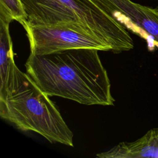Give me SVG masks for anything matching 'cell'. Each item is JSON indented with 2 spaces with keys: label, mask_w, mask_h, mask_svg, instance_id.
Returning a JSON list of instances; mask_svg holds the SVG:
<instances>
[{
  "label": "cell",
  "mask_w": 158,
  "mask_h": 158,
  "mask_svg": "<svg viewBox=\"0 0 158 158\" xmlns=\"http://www.w3.org/2000/svg\"><path fill=\"white\" fill-rule=\"evenodd\" d=\"M31 25L66 26L91 35L119 53L134 48L128 30L91 0H21Z\"/></svg>",
  "instance_id": "3957f363"
},
{
  "label": "cell",
  "mask_w": 158,
  "mask_h": 158,
  "mask_svg": "<svg viewBox=\"0 0 158 158\" xmlns=\"http://www.w3.org/2000/svg\"><path fill=\"white\" fill-rule=\"evenodd\" d=\"M96 49L80 48L30 54L27 73L49 96L85 105L113 106L110 82Z\"/></svg>",
  "instance_id": "6da1fadb"
},
{
  "label": "cell",
  "mask_w": 158,
  "mask_h": 158,
  "mask_svg": "<svg viewBox=\"0 0 158 158\" xmlns=\"http://www.w3.org/2000/svg\"><path fill=\"white\" fill-rule=\"evenodd\" d=\"M156 10L158 11V6H157L156 7Z\"/></svg>",
  "instance_id": "9c48e42d"
},
{
  "label": "cell",
  "mask_w": 158,
  "mask_h": 158,
  "mask_svg": "<svg viewBox=\"0 0 158 158\" xmlns=\"http://www.w3.org/2000/svg\"><path fill=\"white\" fill-rule=\"evenodd\" d=\"M0 116L20 130L40 134L52 143L74 146L73 133L49 96L12 60Z\"/></svg>",
  "instance_id": "7a4b0ae2"
},
{
  "label": "cell",
  "mask_w": 158,
  "mask_h": 158,
  "mask_svg": "<svg viewBox=\"0 0 158 158\" xmlns=\"http://www.w3.org/2000/svg\"><path fill=\"white\" fill-rule=\"evenodd\" d=\"M0 15L22 25L27 20L21 0H0Z\"/></svg>",
  "instance_id": "ba28073f"
},
{
  "label": "cell",
  "mask_w": 158,
  "mask_h": 158,
  "mask_svg": "<svg viewBox=\"0 0 158 158\" xmlns=\"http://www.w3.org/2000/svg\"><path fill=\"white\" fill-rule=\"evenodd\" d=\"M29 41L30 53L43 55L72 49L89 48L112 51L110 46L87 33L66 26L22 25Z\"/></svg>",
  "instance_id": "277c9868"
},
{
  "label": "cell",
  "mask_w": 158,
  "mask_h": 158,
  "mask_svg": "<svg viewBox=\"0 0 158 158\" xmlns=\"http://www.w3.org/2000/svg\"><path fill=\"white\" fill-rule=\"evenodd\" d=\"M146 41L149 51L158 49V11L131 0H91Z\"/></svg>",
  "instance_id": "5b68a950"
},
{
  "label": "cell",
  "mask_w": 158,
  "mask_h": 158,
  "mask_svg": "<svg viewBox=\"0 0 158 158\" xmlns=\"http://www.w3.org/2000/svg\"><path fill=\"white\" fill-rule=\"evenodd\" d=\"M99 158H158V128L149 130L133 142H122L96 154Z\"/></svg>",
  "instance_id": "8992f818"
},
{
  "label": "cell",
  "mask_w": 158,
  "mask_h": 158,
  "mask_svg": "<svg viewBox=\"0 0 158 158\" xmlns=\"http://www.w3.org/2000/svg\"><path fill=\"white\" fill-rule=\"evenodd\" d=\"M10 22L9 19L0 17V98L5 93L11 64L14 60L9 31Z\"/></svg>",
  "instance_id": "52a82bcc"
}]
</instances>
